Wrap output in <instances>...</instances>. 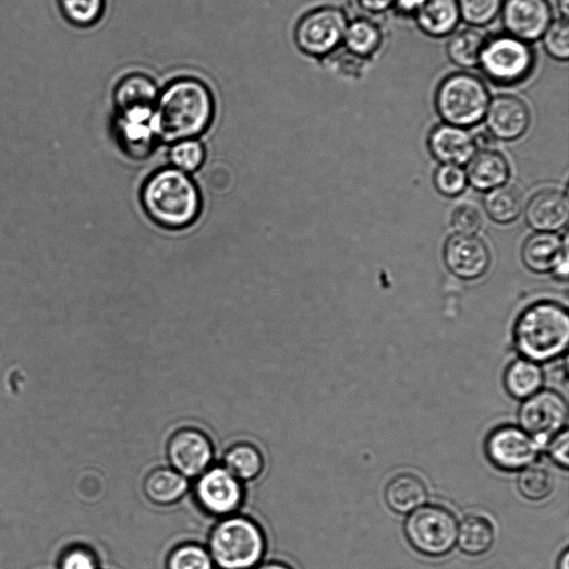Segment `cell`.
Segmentation results:
<instances>
[{
	"label": "cell",
	"instance_id": "29",
	"mask_svg": "<svg viewBox=\"0 0 569 569\" xmlns=\"http://www.w3.org/2000/svg\"><path fill=\"white\" fill-rule=\"evenodd\" d=\"M223 468L239 481L254 480L263 470L262 455L252 445H237L226 452Z\"/></svg>",
	"mask_w": 569,
	"mask_h": 569
},
{
	"label": "cell",
	"instance_id": "45",
	"mask_svg": "<svg viewBox=\"0 0 569 569\" xmlns=\"http://www.w3.org/2000/svg\"><path fill=\"white\" fill-rule=\"evenodd\" d=\"M558 569H569V552L565 549V552L559 557Z\"/></svg>",
	"mask_w": 569,
	"mask_h": 569
},
{
	"label": "cell",
	"instance_id": "39",
	"mask_svg": "<svg viewBox=\"0 0 569 569\" xmlns=\"http://www.w3.org/2000/svg\"><path fill=\"white\" fill-rule=\"evenodd\" d=\"M451 225L458 234L475 235L482 229L483 216L473 205H460L452 213Z\"/></svg>",
	"mask_w": 569,
	"mask_h": 569
},
{
	"label": "cell",
	"instance_id": "44",
	"mask_svg": "<svg viewBox=\"0 0 569 569\" xmlns=\"http://www.w3.org/2000/svg\"><path fill=\"white\" fill-rule=\"evenodd\" d=\"M558 11L564 20H568L569 0H558Z\"/></svg>",
	"mask_w": 569,
	"mask_h": 569
},
{
	"label": "cell",
	"instance_id": "2",
	"mask_svg": "<svg viewBox=\"0 0 569 569\" xmlns=\"http://www.w3.org/2000/svg\"><path fill=\"white\" fill-rule=\"evenodd\" d=\"M142 203L147 215L164 229L183 230L202 211V197L189 174L177 168L158 170L145 183Z\"/></svg>",
	"mask_w": 569,
	"mask_h": 569
},
{
	"label": "cell",
	"instance_id": "40",
	"mask_svg": "<svg viewBox=\"0 0 569 569\" xmlns=\"http://www.w3.org/2000/svg\"><path fill=\"white\" fill-rule=\"evenodd\" d=\"M569 434L565 428L548 441V453L550 459L559 468L567 470L569 465Z\"/></svg>",
	"mask_w": 569,
	"mask_h": 569
},
{
	"label": "cell",
	"instance_id": "32",
	"mask_svg": "<svg viewBox=\"0 0 569 569\" xmlns=\"http://www.w3.org/2000/svg\"><path fill=\"white\" fill-rule=\"evenodd\" d=\"M521 494L533 501H541L549 497L555 487L553 473L541 465H531L523 471L518 480Z\"/></svg>",
	"mask_w": 569,
	"mask_h": 569
},
{
	"label": "cell",
	"instance_id": "30",
	"mask_svg": "<svg viewBox=\"0 0 569 569\" xmlns=\"http://www.w3.org/2000/svg\"><path fill=\"white\" fill-rule=\"evenodd\" d=\"M63 19L73 27L90 28L104 16L106 0H56Z\"/></svg>",
	"mask_w": 569,
	"mask_h": 569
},
{
	"label": "cell",
	"instance_id": "13",
	"mask_svg": "<svg viewBox=\"0 0 569 569\" xmlns=\"http://www.w3.org/2000/svg\"><path fill=\"white\" fill-rule=\"evenodd\" d=\"M503 23L510 36L526 43L536 40L552 23L550 7L547 0H507Z\"/></svg>",
	"mask_w": 569,
	"mask_h": 569
},
{
	"label": "cell",
	"instance_id": "6",
	"mask_svg": "<svg viewBox=\"0 0 569 569\" xmlns=\"http://www.w3.org/2000/svg\"><path fill=\"white\" fill-rule=\"evenodd\" d=\"M404 531L417 552L429 557H440L457 545L459 522L447 508L425 504L409 514Z\"/></svg>",
	"mask_w": 569,
	"mask_h": 569
},
{
	"label": "cell",
	"instance_id": "17",
	"mask_svg": "<svg viewBox=\"0 0 569 569\" xmlns=\"http://www.w3.org/2000/svg\"><path fill=\"white\" fill-rule=\"evenodd\" d=\"M524 264L535 273L554 271L560 279L568 276L567 240L552 233L531 237L522 250Z\"/></svg>",
	"mask_w": 569,
	"mask_h": 569
},
{
	"label": "cell",
	"instance_id": "19",
	"mask_svg": "<svg viewBox=\"0 0 569 569\" xmlns=\"http://www.w3.org/2000/svg\"><path fill=\"white\" fill-rule=\"evenodd\" d=\"M433 156L444 165H463L469 162L475 153L474 137L464 129L441 125L436 128L428 140Z\"/></svg>",
	"mask_w": 569,
	"mask_h": 569
},
{
	"label": "cell",
	"instance_id": "24",
	"mask_svg": "<svg viewBox=\"0 0 569 569\" xmlns=\"http://www.w3.org/2000/svg\"><path fill=\"white\" fill-rule=\"evenodd\" d=\"M544 383L542 368L526 359L511 363L504 375L505 388L517 400H526L541 390Z\"/></svg>",
	"mask_w": 569,
	"mask_h": 569
},
{
	"label": "cell",
	"instance_id": "14",
	"mask_svg": "<svg viewBox=\"0 0 569 569\" xmlns=\"http://www.w3.org/2000/svg\"><path fill=\"white\" fill-rule=\"evenodd\" d=\"M444 261L455 276L474 280L488 270L491 252L486 244L475 235L457 234L446 242Z\"/></svg>",
	"mask_w": 569,
	"mask_h": 569
},
{
	"label": "cell",
	"instance_id": "5",
	"mask_svg": "<svg viewBox=\"0 0 569 569\" xmlns=\"http://www.w3.org/2000/svg\"><path fill=\"white\" fill-rule=\"evenodd\" d=\"M489 94L485 84L470 74L447 77L436 93V108L440 118L458 128H471L486 116Z\"/></svg>",
	"mask_w": 569,
	"mask_h": 569
},
{
	"label": "cell",
	"instance_id": "37",
	"mask_svg": "<svg viewBox=\"0 0 569 569\" xmlns=\"http://www.w3.org/2000/svg\"><path fill=\"white\" fill-rule=\"evenodd\" d=\"M437 191L448 197L462 194L468 184L464 170L457 165H443L437 169L434 178Z\"/></svg>",
	"mask_w": 569,
	"mask_h": 569
},
{
	"label": "cell",
	"instance_id": "18",
	"mask_svg": "<svg viewBox=\"0 0 569 569\" xmlns=\"http://www.w3.org/2000/svg\"><path fill=\"white\" fill-rule=\"evenodd\" d=\"M568 198L558 190L537 193L528 204L526 220L540 233H554L568 220Z\"/></svg>",
	"mask_w": 569,
	"mask_h": 569
},
{
	"label": "cell",
	"instance_id": "10",
	"mask_svg": "<svg viewBox=\"0 0 569 569\" xmlns=\"http://www.w3.org/2000/svg\"><path fill=\"white\" fill-rule=\"evenodd\" d=\"M521 428L542 447L566 428L568 405L565 398L552 389L540 390L526 398L520 409Z\"/></svg>",
	"mask_w": 569,
	"mask_h": 569
},
{
	"label": "cell",
	"instance_id": "15",
	"mask_svg": "<svg viewBox=\"0 0 569 569\" xmlns=\"http://www.w3.org/2000/svg\"><path fill=\"white\" fill-rule=\"evenodd\" d=\"M485 117L491 134L501 141L519 140L531 124L528 105L513 95L495 97L489 102Z\"/></svg>",
	"mask_w": 569,
	"mask_h": 569
},
{
	"label": "cell",
	"instance_id": "22",
	"mask_svg": "<svg viewBox=\"0 0 569 569\" xmlns=\"http://www.w3.org/2000/svg\"><path fill=\"white\" fill-rule=\"evenodd\" d=\"M116 135L122 149L134 158H143L153 149L158 140L154 118H121L117 117Z\"/></svg>",
	"mask_w": 569,
	"mask_h": 569
},
{
	"label": "cell",
	"instance_id": "12",
	"mask_svg": "<svg viewBox=\"0 0 569 569\" xmlns=\"http://www.w3.org/2000/svg\"><path fill=\"white\" fill-rule=\"evenodd\" d=\"M167 455L173 470L186 479L201 476L213 461L214 451L208 437L193 428L179 431L169 439Z\"/></svg>",
	"mask_w": 569,
	"mask_h": 569
},
{
	"label": "cell",
	"instance_id": "27",
	"mask_svg": "<svg viewBox=\"0 0 569 569\" xmlns=\"http://www.w3.org/2000/svg\"><path fill=\"white\" fill-rule=\"evenodd\" d=\"M485 44L486 39L480 31L473 28L461 31L448 43L449 60L463 69L475 68L480 64Z\"/></svg>",
	"mask_w": 569,
	"mask_h": 569
},
{
	"label": "cell",
	"instance_id": "46",
	"mask_svg": "<svg viewBox=\"0 0 569 569\" xmlns=\"http://www.w3.org/2000/svg\"><path fill=\"white\" fill-rule=\"evenodd\" d=\"M258 569H291L287 565L278 564V562H270L261 566Z\"/></svg>",
	"mask_w": 569,
	"mask_h": 569
},
{
	"label": "cell",
	"instance_id": "33",
	"mask_svg": "<svg viewBox=\"0 0 569 569\" xmlns=\"http://www.w3.org/2000/svg\"><path fill=\"white\" fill-rule=\"evenodd\" d=\"M205 158V148L197 140L174 143L169 152L170 162L185 174L196 172L203 166Z\"/></svg>",
	"mask_w": 569,
	"mask_h": 569
},
{
	"label": "cell",
	"instance_id": "42",
	"mask_svg": "<svg viewBox=\"0 0 569 569\" xmlns=\"http://www.w3.org/2000/svg\"><path fill=\"white\" fill-rule=\"evenodd\" d=\"M359 2L371 13H383L394 4V0H359Z\"/></svg>",
	"mask_w": 569,
	"mask_h": 569
},
{
	"label": "cell",
	"instance_id": "28",
	"mask_svg": "<svg viewBox=\"0 0 569 569\" xmlns=\"http://www.w3.org/2000/svg\"><path fill=\"white\" fill-rule=\"evenodd\" d=\"M494 542V526L491 521L483 517H469L459 525L457 544L468 555H483L492 548Z\"/></svg>",
	"mask_w": 569,
	"mask_h": 569
},
{
	"label": "cell",
	"instance_id": "21",
	"mask_svg": "<svg viewBox=\"0 0 569 569\" xmlns=\"http://www.w3.org/2000/svg\"><path fill=\"white\" fill-rule=\"evenodd\" d=\"M468 181L479 191H493L505 185L509 178V165L499 153L482 150L473 156L468 167Z\"/></svg>",
	"mask_w": 569,
	"mask_h": 569
},
{
	"label": "cell",
	"instance_id": "43",
	"mask_svg": "<svg viewBox=\"0 0 569 569\" xmlns=\"http://www.w3.org/2000/svg\"><path fill=\"white\" fill-rule=\"evenodd\" d=\"M424 3L425 0H394L396 8L405 14L417 13Z\"/></svg>",
	"mask_w": 569,
	"mask_h": 569
},
{
	"label": "cell",
	"instance_id": "31",
	"mask_svg": "<svg viewBox=\"0 0 569 569\" xmlns=\"http://www.w3.org/2000/svg\"><path fill=\"white\" fill-rule=\"evenodd\" d=\"M344 40L351 52L359 57H368L378 50L383 36L373 22L356 20L349 24Z\"/></svg>",
	"mask_w": 569,
	"mask_h": 569
},
{
	"label": "cell",
	"instance_id": "25",
	"mask_svg": "<svg viewBox=\"0 0 569 569\" xmlns=\"http://www.w3.org/2000/svg\"><path fill=\"white\" fill-rule=\"evenodd\" d=\"M187 489V479L173 469H158L152 472L144 484L147 497L159 505L180 500Z\"/></svg>",
	"mask_w": 569,
	"mask_h": 569
},
{
	"label": "cell",
	"instance_id": "26",
	"mask_svg": "<svg viewBox=\"0 0 569 569\" xmlns=\"http://www.w3.org/2000/svg\"><path fill=\"white\" fill-rule=\"evenodd\" d=\"M488 216L498 223L517 220L524 209V194L513 185H503L488 193L485 198Z\"/></svg>",
	"mask_w": 569,
	"mask_h": 569
},
{
	"label": "cell",
	"instance_id": "4",
	"mask_svg": "<svg viewBox=\"0 0 569 569\" xmlns=\"http://www.w3.org/2000/svg\"><path fill=\"white\" fill-rule=\"evenodd\" d=\"M264 552L262 530L246 518H227L210 535L209 555L221 569H251L261 561Z\"/></svg>",
	"mask_w": 569,
	"mask_h": 569
},
{
	"label": "cell",
	"instance_id": "9",
	"mask_svg": "<svg viewBox=\"0 0 569 569\" xmlns=\"http://www.w3.org/2000/svg\"><path fill=\"white\" fill-rule=\"evenodd\" d=\"M349 26L347 14L336 8H322L306 14L298 24L295 40L302 51L323 57L344 40Z\"/></svg>",
	"mask_w": 569,
	"mask_h": 569
},
{
	"label": "cell",
	"instance_id": "35",
	"mask_svg": "<svg viewBox=\"0 0 569 569\" xmlns=\"http://www.w3.org/2000/svg\"><path fill=\"white\" fill-rule=\"evenodd\" d=\"M461 17L473 25L484 26L496 19L503 8V0H459Z\"/></svg>",
	"mask_w": 569,
	"mask_h": 569
},
{
	"label": "cell",
	"instance_id": "34",
	"mask_svg": "<svg viewBox=\"0 0 569 569\" xmlns=\"http://www.w3.org/2000/svg\"><path fill=\"white\" fill-rule=\"evenodd\" d=\"M168 569H213V559L204 547L187 544L169 556Z\"/></svg>",
	"mask_w": 569,
	"mask_h": 569
},
{
	"label": "cell",
	"instance_id": "16",
	"mask_svg": "<svg viewBox=\"0 0 569 569\" xmlns=\"http://www.w3.org/2000/svg\"><path fill=\"white\" fill-rule=\"evenodd\" d=\"M159 96L155 82L143 74L125 76L113 90L118 117L154 118V111Z\"/></svg>",
	"mask_w": 569,
	"mask_h": 569
},
{
	"label": "cell",
	"instance_id": "7",
	"mask_svg": "<svg viewBox=\"0 0 569 569\" xmlns=\"http://www.w3.org/2000/svg\"><path fill=\"white\" fill-rule=\"evenodd\" d=\"M535 56L529 43L513 36L486 41L480 64L485 75L500 85L518 84L532 73Z\"/></svg>",
	"mask_w": 569,
	"mask_h": 569
},
{
	"label": "cell",
	"instance_id": "3",
	"mask_svg": "<svg viewBox=\"0 0 569 569\" xmlns=\"http://www.w3.org/2000/svg\"><path fill=\"white\" fill-rule=\"evenodd\" d=\"M516 346L529 361L549 362L565 353L569 343V317L566 308L553 302L528 307L514 329Z\"/></svg>",
	"mask_w": 569,
	"mask_h": 569
},
{
	"label": "cell",
	"instance_id": "23",
	"mask_svg": "<svg viewBox=\"0 0 569 569\" xmlns=\"http://www.w3.org/2000/svg\"><path fill=\"white\" fill-rule=\"evenodd\" d=\"M416 17L419 26L427 35H449L461 20L459 0H425Z\"/></svg>",
	"mask_w": 569,
	"mask_h": 569
},
{
	"label": "cell",
	"instance_id": "41",
	"mask_svg": "<svg viewBox=\"0 0 569 569\" xmlns=\"http://www.w3.org/2000/svg\"><path fill=\"white\" fill-rule=\"evenodd\" d=\"M231 175L229 170L221 167L211 168L208 173V185L214 191H222L227 185H230Z\"/></svg>",
	"mask_w": 569,
	"mask_h": 569
},
{
	"label": "cell",
	"instance_id": "11",
	"mask_svg": "<svg viewBox=\"0 0 569 569\" xmlns=\"http://www.w3.org/2000/svg\"><path fill=\"white\" fill-rule=\"evenodd\" d=\"M196 496L209 513L218 517L233 514L243 499V488L223 467L204 472L196 484Z\"/></svg>",
	"mask_w": 569,
	"mask_h": 569
},
{
	"label": "cell",
	"instance_id": "20",
	"mask_svg": "<svg viewBox=\"0 0 569 569\" xmlns=\"http://www.w3.org/2000/svg\"><path fill=\"white\" fill-rule=\"evenodd\" d=\"M428 497L424 482L414 474L395 476L385 489V500L397 514L409 516L426 504Z\"/></svg>",
	"mask_w": 569,
	"mask_h": 569
},
{
	"label": "cell",
	"instance_id": "38",
	"mask_svg": "<svg viewBox=\"0 0 569 569\" xmlns=\"http://www.w3.org/2000/svg\"><path fill=\"white\" fill-rule=\"evenodd\" d=\"M98 556L85 545H73L61 555L57 569H98Z\"/></svg>",
	"mask_w": 569,
	"mask_h": 569
},
{
	"label": "cell",
	"instance_id": "36",
	"mask_svg": "<svg viewBox=\"0 0 569 569\" xmlns=\"http://www.w3.org/2000/svg\"><path fill=\"white\" fill-rule=\"evenodd\" d=\"M546 51L553 59L566 62L569 59V26L568 20L552 22L543 35Z\"/></svg>",
	"mask_w": 569,
	"mask_h": 569
},
{
	"label": "cell",
	"instance_id": "8",
	"mask_svg": "<svg viewBox=\"0 0 569 569\" xmlns=\"http://www.w3.org/2000/svg\"><path fill=\"white\" fill-rule=\"evenodd\" d=\"M542 448L530 434L514 425L497 427L485 443L489 462L504 472H519L533 465Z\"/></svg>",
	"mask_w": 569,
	"mask_h": 569
},
{
	"label": "cell",
	"instance_id": "1",
	"mask_svg": "<svg viewBox=\"0 0 569 569\" xmlns=\"http://www.w3.org/2000/svg\"><path fill=\"white\" fill-rule=\"evenodd\" d=\"M214 113L209 87L196 78H179L159 92L154 111L157 137L172 144L195 140L209 129Z\"/></svg>",
	"mask_w": 569,
	"mask_h": 569
}]
</instances>
